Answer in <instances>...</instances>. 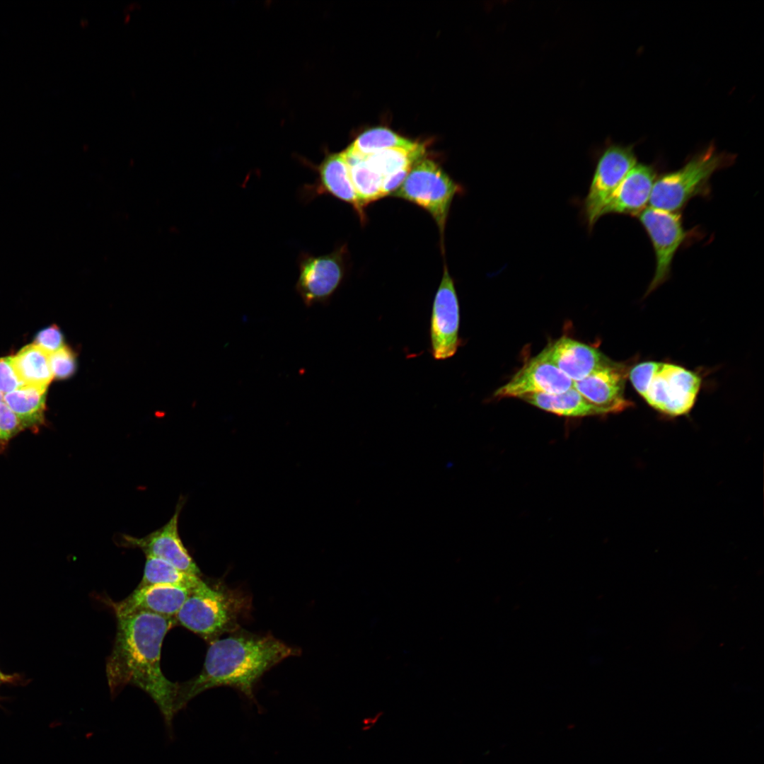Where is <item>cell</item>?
I'll return each instance as SVG.
<instances>
[{"instance_id":"cell-13","label":"cell","mask_w":764,"mask_h":764,"mask_svg":"<svg viewBox=\"0 0 764 764\" xmlns=\"http://www.w3.org/2000/svg\"><path fill=\"white\" fill-rule=\"evenodd\" d=\"M573 383L540 353L528 361L494 395L520 398L532 393H560L572 388Z\"/></svg>"},{"instance_id":"cell-30","label":"cell","mask_w":764,"mask_h":764,"mask_svg":"<svg viewBox=\"0 0 764 764\" xmlns=\"http://www.w3.org/2000/svg\"><path fill=\"white\" fill-rule=\"evenodd\" d=\"M4 679H5V676H4L2 675V673H1V672H0V683H1V681H2L3 680H4Z\"/></svg>"},{"instance_id":"cell-19","label":"cell","mask_w":764,"mask_h":764,"mask_svg":"<svg viewBox=\"0 0 764 764\" xmlns=\"http://www.w3.org/2000/svg\"><path fill=\"white\" fill-rule=\"evenodd\" d=\"M520 399L559 416L581 417L601 415L598 410L573 387L560 393H532L525 395Z\"/></svg>"},{"instance_id":"cell-1","label":"cell","mask_w":764,"mask_h":764,"mask_svg":"<svg viewBox=\"0 0 764 764\" xmlns=\"http://www.w3.org/2000/svg\"><path fill=\"white\" fill-rule=\"evenodd\" d=\"M117 630L106 662V676L111 695L132 685L146 693L160 709L171 731L178 712V683L170 681L161 668L163 639L175 625L173 618L138 612L118 616Z\"/></svg>"},{"instance_id":"cell-24","label":"cell","mask_w":764,"mask_h":764,"mask_svg":"<svg viewBox=\"0 0 764 764\" xmlns=\"http://www.w3.org/2000/svg\"><path fill=\"white\" fill-rule=\"evenodd\" d=\"M424 147L410 151L404 149H388L364 156L369 166L383 178L400 170L411 168L422 158Z\"/></svg>"},{"instance_id":"cell-18","label":"cell","mask_w":764,"mask_h":764,"mask_svg":"<svg viewBox=\"0 0 764 764\" xmlns=\"http://www.w3.org/2000/svg\"><path fill=\"white\" fill-rule=\"evenodd\" d=\"M47 387L23 385L5 394L4 402L19 419L23 429H37L45 422Z\"/></svg>"},{"instance_id":"cell-23","label":"cell","mask_w":764,"mask_h":764,"mask_svg":"<svg viewBox=\"0 0 764 764\" xmlns=\"http://www.w3.org/2000/svg\"><path fill=\"white\" fill-rule=\"evenodd\" d=\"M201 581L199 576L182 571L164 560L146 556L144 574L138 586L166 584L192 590Z\"/></svg>"},{"instance_id":"cell-4","label":"cell","mask_w":764,"mask_h":764,"mask_svg":"<svg viewBox=\"0 0 764 764\" xmlns=\"http://www.w3.org/2000/svg\"><path fill=\"white\" fill-rule=\"evenodd\" d=\"M736 158V154L719 151L711 142L687 159L680 168L657 177L649 202L650 207L680 212L691 199L707 197L712 175L734 164Z\"/></svg>"},{"instance_id":"cell-12","label":"cell","mask_w":764,"mask_h":764,"mask_svg":"<svg viewBox=\"0 0 764 764\" xmlns=\"http://www.w3.org/2000/svg\"><path fill=\"white\" fill-rule=\"evenodd\" d=\"M627 366L609 360L584 379L573 383L575 388L601 415L618 413L633 404L625 395Z\"/></svg>"},{"instance_id":"cell-11","label":"cell","mask_w":764,"mask_h":764,"mask_svg":"<svg viewBox=\"0 0 764 764\" xmlns=\"http://www.w3.org/2000/svg\"><path fill=\"white\" fill-rule=\"evenodd\" d=\"M185 504L180 497L172 517L162 527L144 537L120 534L117 543L120 547L141 550L146 556L164 560L187 573L200 576L201 572L185 547L178 531V520Z\"/></svg>"},{"instance_id":"cell-14","label":"cell","mask_w":764,"mask_h":764,"mask_svg":"<svg viewBox=\"0 0 764 764\" xmlns=\"http://www.w3.org/2000/svg\"><path fill=\"white\" fill-rule=\"evenodd\" d=\"M306 164L316 172L318 177L313 184L303 187V198L311 199L320 195H331L351 205L361 222L366 221L364 207L352 183L343 152L326 154L318 165Z\"/></svg>"},{"instance_id":"cell-2","label":"cell","mask_w":764,"mask_h":764,"mask_svg":"<svg viewBox=\"0 0 764 764\" xmlns=\"http://www.w3.org/2000/svg\"><path fill=\"white\" fill-rule=\"evenodd\" d=\"M300 653L299 649L271 635L242 631L216 639L210 642L199 673L178 684V712L197 695L218 686L233 688L258 706L254 690L261 676L281 661Z\"/></svg>"},{"instance_id":"cell-6","label":"cell","mask_w":764,"mask_h":764,"mask_svg":"<svg viewBox=\"0 0 764 764\" xmlns=\"http://www.w3.org/2000/svg\"><path fill=\"white\" fill-rule=\"evenodd\" d=\"M462 192L456 183L434 161L420 158L391 195L415 204L427 211L439 230L442 250L446 223L453 197Z\"/></svg>"},{"instance_id":"cell-28","label":"cell","mask_w":764,"mask_h":764,"mask_svg":"<svg viewBox=\"0 0 764 764\" xmlns=\"http://www.w3.org/2000/svg\"><path fill=\"white\" fill-rule=\"evenodd\" d=\"M34 344L52 353L64 346L63 334L57 325H51L37 333Z\"/></svg>"},{"instance_id":"cell-31","label":"cell","mask_w":764,"mask_h":764,"mask_svg":"<svg viewBox=\"0 0 764 764\" xmlns=\"http://www.w3.org/2000/svg\"><path fill=\"white\" fill-rule=\"evenodd\" d=\"M4 395L0 393V401L3 400Z\"/></svg>"},{"instance_id":"cell-5","label":"cell","mask_w":764,"mask_h":764,"mask_svg":"<svg viewBox=\"0 0 764 764\" xmlns=\"http://www.w3.org/2000/svg\"><path fill=\"white\" fill-rule=\"evenodd\" d=\"M635 390L658 412L671 417L688 414L694 406L702 379L695 372L671 363L644 361L628 372Z\"/></svg>"},{"instance_id":"cell-15","label":"cell","mask_w":764,"mask_h":764,"mask_svg":"<svg viewBox=\"0 0 764 764\" xmlns=\"http://www.w3.org/2000/svg\"><path fill=\"white\" fill-rule=\"evenodd\" d=\"M191 590L176 586L153 584L137 586L120 601L107 600L116 617L138 612H149L175 618Z\"/></svg>"},{"instance_id":"cell-27","label":"cell","mask_w":764,"mask_h":764,"mask_svg":"<svg viewBox=\"0 0 764 764\" xmlns=\"http://www.w3.org/2000/svg\"><path fill=\"white\" fill-rule=\"evenodd\" d=\"M23 386L13 364L12 357L0 358V393L4 395Z\"/></svg>"},{"instance_id":"cell-8","label":"cell","mask_w":764,"mask_h":764,"mask_svg":"<svg viewBox=\"0 0 764 764\" xmlns=\"http://www.w3.org/2000/svg\"><path fill=\"white\" fill-rule=\"evenodd\" d=\"M347 255L345 245L325 255H300L295 289L305 306L328 304L345 279Z\"/></svg>"},{"instance_id":"cell-21","label":"cell","mask_w":764,"mask_h":764,"mask_svg":"<svg viewBox=\"0 0 764 764\" xmlns=\"http://www.w3.org/2000/svg\"><path fill=\"white\" fill-rule=\"evenodd\" d=\"M346 158L350 178L362 206L383 198V178L367 164L364 156L348 147L342 151Z\"/></svg>"},{"instance_id":"cell-20","label":"cell","mask_w":764,"mask_h":764,"mask_svg":"<svg viewBox=\"0 0 764 764\" xmlns=\"http://www.w3.org/2000/svg\"><path fill=\"white\" fill-rule=\"evenodd\" d=\"M49 354L33 343L12 357L14 369L23 385L47 387L54 378Z\"/></svg>"},{"instance_id":"cell-25","label":"cell","mask_w":764,"mask_h":764,"mask_svg":"<svg viewBox=\"0 0 764 764\" xmlns=\"http://www.w3.org/2000/svg\"><path fill=\"white\" fill-rule=\"evenodd\" d=\"M53 377L63 380L72 376L77 368L76 358L73 350L67 346L49 354Z\"/></svg>"},{"instance_id":"cell-3","label":"cell","mask_w":764,"mask_h":764,"mask_svg":"<svg viewBox=\"0 0 764 764\" xmlns=\"http://www.w3.org/2000/svg\"><path fill=\"white\" fill-rule=\"evenodd\" d=\"M251 606L249 595L239 589L203 580L191 590L176 615L175 623L210 642L226 632H235Z\"/></svg>"},{"instance_id":"cell-17","label":"cell","mask_w":764,"mask_h":764,"mask_svg":"<svg viewBox=\"0 0 764 764\" xmlns=\"http://www.w3.org/2000/svg\"><path fill=\"white\" fill-rule=\"evenodd\" d=\"M657 177L654 165L637 163L609 199L603 216L608 214L637 216L649 203Z\"/></svg>"},{"instance_id":"cell-7","label":"cell","mask_w":764,"mask_h":764,"mask_svg":"<svg viewBox=\"0 0 764 764\" xmlns=\"http://www.w3.org/2000/svg\"><path fill=\"white\" fill-rule=\"evenodd\" d=\"M635 146L607 141L600 151L589 192L584 201V215L589 228L603 216L609 199L637 163Z\"/></svg>"},{"instance_id":"cell-16","label":"cell","mask_w":764,"mask_h":764,"mask_svg":"<svg viewBox=\"0 0 764 764\" xmlns=\"http://www.w3.org/2000/svg\"><path fill=\"white\" fill-rule=\"evenodd\" d=\"M540 353L573 382L584 379L610 360L595 347L568 337L553 342Z\"/></svg>"},{"instance_id":"cell-9","label":"cell","mask_w":764,"mask_h":764,"mask_svg":"<svg viewBox=\"0 0 764 764\" xmlns=\"http://www.w3.org/2000/svg\"><path fill=\"white\" fill-rule=\"evenodd\" d=\"M637 217L652 242L655 255V271L648 294L668 279L675 255L690 232L685 229L680 212L649 207Z\"/></svg>"},{"instance_id":"cell-22","label":"cell","mask_w":764,"mask_h":764,"mask_svg":"<svg viewBox=\"0 0 764 764\" xmlns=\"http://www.w3.org/2000/svg\"><path fill=\"white\" fill-rule=\"evenodd\" d=\"M423 146L387 128L376 127L361 133L348 148L360 156H366L388 149L414 151Z\"/></svg>"},{"instance_id":"cell-26","label":"cell","mask_w":764,"mask_h":764,"mask_svg":"<svg viewBox=\"0 0 764 764\" xmlns=\"http://www.w3.org/2000/svg\"><path fill=\"white\" fill-rule=\"evenodd\" d=\"M23 429L17 417L4 400L0 401V449Z\"/></svg>"},{"instance_id":"cell-10","label":"cell","mask_w":764,"mask_h":764,"mask_svg":"<svg viewBox=\"0 0 764 764\" xmlns=\"http://www.w3.org/2000/svg\"><path fill=\"white\" fill-rule=\"evenodd\" d=\"M460 323V305L454 281L444 265L433 299L429 323L430 352L435 360L451 358L463 345Z\"/></svg>"},{"instance_id":"cell-29","label":"cell","mask_w":764,"mask_h":764,"mask_svg":"<svg viewBox=\"0 0 764 764\" xmlns=\"http://www.w3.org/2000/svg\"><path fill=\"white\" fill-rule=\"evenodd\" d=\"M411 168L400 170L383 178L382 183V194L383 197L392 195L400 187L407 176Z\"/></svg>"}]
</instances>
